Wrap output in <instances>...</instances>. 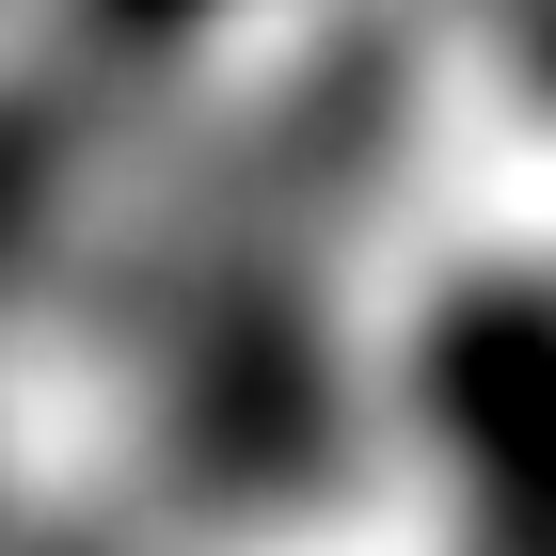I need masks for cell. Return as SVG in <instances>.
<instances>
[{
	"label": "cell",
	"instance_id": "1",
	"mask_svg": "<svg viewBox=\"0 0 556 556\" xmlns=\"http://www.w3.org/2000/svg\"><path fill=\"white\" fill-rule=\"evenodd\" d=\"M112 33H175V16H207V0H96Z\"/></svg>",
	"mask_w": 556,
	"mask_h": 556
}]
</instances>
